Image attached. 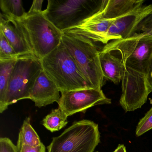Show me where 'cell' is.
Wrapping results in <instances>:
<instances>
[{
	"label": "cell",
	"instance_id": "2e32d148",
	"mask_svg": "<svg viewBox=\"0 0 152 152\" xmlns=\"http://www.w3.org/2000/svg\"><path fill=\"white\" fill-rule=\"evenodd\" d=\"M17 59L7 61H0V113L8 108L7 95L10 80Z\"/></svg>",
	"mask_w": 152,
	"mask_h": 152
},
{
	"label": "cell",
	"instance_id": "5b68a950",
	"mask_svg": "<svg viewBox=\"0 0 152 152\" xmlns=\"http://www.w3.org/2000/svg\"><path fill=\"white\" fill-rule=\"evenodd\" d=\"M100 140L98 124L89 120H82L53 137L48 147V152H93Z\"/></svg>",
	"mask_w": 152,
	"mask_h": 152
},
{
	"label": "cell",
	"instance_id": "7c38bea8",
	"mask_svg": "<svg viewBox=\"0 0 152 152\" xmlns=\"http://www.w3.org/2000/svg\"><path fill=\"white\" fill-rule=\"evenodd\" d=\"M0 31L19 57L34 54L23 27L18 20H7L1 15Z\"/></svg>",
	"mask_w": 152,
	"mask_h": 152
},
{
	"label": "cell",
	"instance_id": "cb8c5ba5",
	"mask_svg": "<svg viewBox=\"0 0 152 152\" xmlns=\"http://www.w3.org/2000/svg\"><path fill=\"white\" fill-rule=\"evenodd\" d=\"M145 75L148 88L150 91L152 92V56L148 63Z\"/></svg>",
	"mask_w": 152,
	"mask_h": 152
},
{
	"label": "cell",
	"instance_id": "4316f807",
	"mask_svg": "<svg viewBox=\"0 0 152 152\" xmlns=\"http://www.w3.org/2000/svg\"><path fill=\"white\" fill-rule=\"evenodd\" d=\"M113 152H127V151L124 145H119L117 148Z\"/></svg>",
	"mask_w": 152,
	"mask_h": 152
},
{
	"label": "cell",
	"instance_id": "ffe728a7",
	"mask_svg": "<svg viewBox=\"0 0 152 152\" xmlns=\"http://www.w3.org/2000/svg\"><path fill=\"white\" fill-rule=\"evenodd\" d=\"M19 57L3 34L0 31V61L15 60Z\"/></svg>",
	"mask_w": 152,
	"mask_h": 152
},
{
	"label": "cell",
	"instance_id": "9c48e42d",
	"mask_svg": "<svg viewBox=\"0 0 152 152\" xmlns=\"http://www.w3.org/2000/svg\"><path fill=\"white\" fill-rule=\"evenodd\" d=\"M61 93L58 107L68 116L80 112L85 113L94 106L111 103V99L106 96L102 89L89 88Z\"/></svg>",
	"mask_w": 152,
	"mask_h": 152
},
{
	"label": "cell",
	"instance_id": "e0dca14e",
	"mask_svg": "<svg viewBox=\"0 0 152 152\" xmlns=\"http://www.w3.org/2000/svg\"><path fill=\"white\" fill-rule=\"evenodd\" d=\"M1 15L7 20H20L26 15L21 0H1Z\"/></svg>",
	"mask_w": 152,
	"mask_h": 152
},
{
	"label": "cell",
	"instance_id": "9a60e30c",
	"mask_svg": "<svg viewBox=\"0 0 152 152\" xmlns=\"http://www.w3.org/2000/svg\"><path fill=\"white\" fill-rule=\"evenodd\" d=\"M100 65L104 78L118 84L121 81L125 66L121 59L113 56L110 52H99Z\"/></svg>",
	"mask_w": 152,
	"mask_h": 152
},
{
	"label": "cell",
	"instance_id": "ba28073f",
	"mask_svg": "<svg viewBox=\"0 0 152 152\" xmlns=\"http://www.w3.org/2000/svg\"><path fill=\"white\" fill-rule=\"evenodd\" d=\"M122 95L120 104L126 112L141 108L150 94L145 73L125 66L122 78Z\"/></svg>",
	"mask_w": 152,
	"mask_h": 152
},
{
	"label": "cell",
	"instance_id": "7a4b0ae2",
	"mask_svg": "<svg viewBox=\"0 0 152 152\" xmlns=\"http://www.w3.org/2000/svg\"><path fill=\"white\" fill-rule=\"evenodd\" d=\"M61 41L88 83L93 88L101 89L104 78L100 65V51L94 42L83 36L64 33Z\"/></svg>",
	"mask_w": 152,
	"mask_h": 152
},
{
	"label": "cell",
	"instance_id": "8992f818",
	"mask_svg": "<svg viewBox=\"0 0 152 152\" xmlns=\"http://www.w3.org/2000/svg\"><path fill=\"white\" fill-rule=\"evenodd\" d=\"M43 70L42 60L33 54L19 57L10 80L7 95L9 106L23 99H30L37 78Z\"/></svg>",
	"mask_w": 152,
	"mask_h": 152
},
{
	"label": "cell",
	"instance_id": "ac0fdd59",
	"mask_svg": "<svg viewBox=\"0 0 152 152\" xmlns=\"http://www.w3.org/2000/svg\"><path fill=\"white\" fill-rule=\"evenodd\" d=\"M42 143L39 135L31 125L30 117H26L20 129L17 145H26L35 147Z\"/></svg>",
	"mask_w": 152,
	"mask_h": 152
},
{
	"label": "cell",
	"instance_id": "484cf974",
	"mask_svg": "<svg viewBox=\"0 0 152 152\" xmlns=\"http://www.w3.org/2000/svg\"><path fill=\"white\" fill-rule=\"evenodd\" d=\"M43 1H34L31 7L28 12L29 13H35V12H41L42 7Z\"/></svg>",
	"mask_w": 152,
	"mask_h": 152
},
{
	"label": "cell",
	"instance_id": "d4e9b609",
	"mask_svg": "<svg viewBox=\"0 0 152 152\" xmlns=\"http://www.w3.org/2000/svg\"><path fill=\"white\" fill-rule=\"evenodd\" d=\"M148 17L141 23V30L142 33H145L152 36V19H149Z\"/></svg>",
	"mask_w": 152,
	"mask_h": 152
},
{
	"label": "cell",
	"instance_id": "3957f363",
	"mask_svg": "<svg viewBox=\"0 0 152 152\" xmlns=\"http://www.w3.org/2000/svg\"><path fill=\"white\" fill-rule=\"evenodd\" d=\"M101 2L92 0H48L47 9L42 13L63 33L80 25L96 13Z\"/></svg>",
	"mask_w": 152,
	"mask_h": 152
},
{
	"label": "cell",
	"instance_id": "603a6c76",
	"mask_svg": "<svg viewBox=\"0 0 152 152\" xmlns=\"http://www.w3.org/2000/svg\"><path fill=\"white\" fill-rule=\"evenodd\" d=\"M17 152H46V147L43 143L37 146L26 145H16Z\"/></svg>",
	"mask_w": 152,
	"mask_h": 152
},
{
	"label": "cell",
	"instance_id": "5bb4252c",
	"mask_svg": "<svg viewBox=\"0 0 152 152\" xmlns=\"http://www.w3.org/2000/svg\"><path fill=\"white\" fill-rule=\"evenodd\" d=\"M144 1L104 0L97 13L107 20H115L143 5Z\"/></svg>",
	"mask_w": 152,
	"mask_h": 152
},
{
	"label": "cell",
	"instance_id": "8fae6325",
	"mask_svg": "<svg viewBox=\"0 0 152 152\" xmlns=\"http://www.w3.org/2000/svg\"><path fill=\"white\" fill-rule=\"evenodd\" d=\"M97 12L80 25L63 33L83 36L94 42H100L106 45L107 32L115 20L104 19Z\"/></svg>",
	"mask_w": 152,
	"mask_h": 152
},
{
	"label": "cell",
	"instance_id": "52a82bcc",
	"mask_svg": "<svg viewBox=\"0 0 152 152\" xmlns=\"http://www.w3.org/2000/svg\"><path fill=\"white\" fill-rule=\"evenodd\" d=\"M118 51L124 66L145 73L152 56V36L145 33H136L125 39L115 40L105 45L100 51Z\"/></svg>",
	"mask_w": 152,
	"mask_h": 152
},
{
	"label": "cell",
	"instance_id": "83f0119b",
	"mask_svg": "<svg viewBox=\"0 0 152 152\" xmlns=\"http://www.w3.org/2000/svg\"></svg>",
	"mask_w": 152,
	"mask_h": 152
},
{
	"label": "cell",
	"instance_id": "d6986e66",
	"mask_svg": "<svg viewBox=\"0 0 152 152\" xmlns=\"http://www.w3.org/2000/svg\"><path fill=\"white\" fill-rule=\"evenodd\" d=\"M68 116L58 107L53 109L43 119L42 124L47 129L51 132L58 131L61 129L68 123Z\"/></svg>",
	"mask_w": 152,
	"mask_h": 152
},
{
	"label": "cell",
	"instance_id": "44dd1931",
	"mask_svg": "<svg viewBox=\"0 0 152 152\" xmlns=\"http://www.w3.org/2000/svg\"><path fill=\"white\" fill-rule=\"evenodd\" d=\"M152 129V107L139 122L136 130V135L140 137Z\"/></svg>",
	"mask_w": 152,
	"mask_h": 152
},
{
	"label": "cell",
	"instance_id": "7402d4cb",
	"mask_svg": "<svg viewBox=\"0 0 152 152\" xmlns=\"http://www.w3.org/2000/svg\"><path fill=\"white\" fill-rule=\"evenodd\" d=\"M0 152H17L16 145L8 138H0Z\"/></svg>",
	"mask_w": 152,
	"mask_h": 152
},
{
	"label": "cell",
	"instance_id": "30bf717a",
	"mask_svg": "<svg viewBox=\"0 0 152 152\" xmlns=\"http://www.w3.org/2000/svg\"><path fill=\"white\" fill-rule=\"evenodd\" d=\"M152 15V5H142L115 19L107 32V44L109 41L133 36L141 23Z\"/></svg>",
	"mask_w": 152,
	"mask_h": 152
},
{
	"label": "cell",
	"instance_id": "4fadbf2b",
	"mask_svg": "<svg viewBox=\"0 0 152 152\" xmlns=\"http://www.w3.org/2000/svg\"><path fill=\"white\" fill-rule=\"evenodd\" d=\"M59 91L56 83L50 79L43 70L37 78L30 99L39 107H45L60 100Z\"/></svg>",
	"mask_w": 152,
	"mask_h": 152
},
{
	"label": "cell",
	"instance_id": "277c9868",
	"mask_svg": "<svg viewBox=\"0 0 152 152\" xmlns=\"http://www.w3.org/2000/svg\"><path fill=\"white\" fill-rule=\"evenodd\" d=\"M42 11L26 12L23 18L18 20L34 54L41 59L59 46L63 34L46 18Z\"/></svg>",
	"mask_w": 152,
	"mask_h": 152
},
{
	"label": "cell",
	"instance_id": "6da1fadb",
	"mask_svg": "<svg viewBox=\"0 0 152 152\" xmlns=\"http://www.w3.org/2000/svg\"><path fill=\"white\" fill-rule=\"evenodd\" d=\"M42 60V68L60 92L91 88L76 62L61 43Z\"/></svg>",
	"mask_w": 152,
	"mask_h": 152
}]
</instances>
